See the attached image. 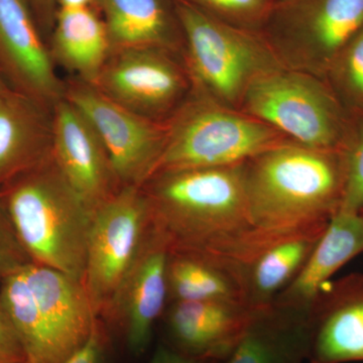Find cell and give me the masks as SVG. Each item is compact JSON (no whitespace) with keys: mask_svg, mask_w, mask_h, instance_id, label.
<instances>
[{"mask_svg":"<svg viewBox=\"0 0 363 363\" xmlns=\"http://www.w3.org/2000/svg\"><path fill=\"white\" fill-rule=\"evenodd\" d=\"M243 164L157 172L140 186L152 228L169 252L218 260L238 272L257 245Z\"/></svg>","mask_w":363,"mask_h":363,"instance_id":"1","label":"cell"},{"mask_svg":"<svg viewBox=\"0 0 363 363\" xmlns=\"http://www.w3.org/2000/svg\"><path fill=\"white\" fill-rule=\"evenodd\" d=\"M248 214L259 245L328 225L342 205V150H317L291 140L243 164Z\"/></svg>","mask_w":363,"mask_h":363,"instance_id":"2","label":"cell"},{"mask_svg":"<svg viewBox=\"0 0 363 363\" xmlns=\"http://www.w3.org/2000/svg\"><path fill=\"white\" fill-rule=\"evenodd\" d=\"M0 202L33 264L83 283L93 211L52 154L2 184Z\"/></svg>","mask_w":363,"mask_h":363,"instance_id":"3","label":"cell"},{"mask_svg":"<svg viewBox=\"0 0 363 363\" xmlns=\"http://www.w3.org/2000/svg\"><path fill=\"white\" fill-rule=\"evenodd\" d=\"M175 4L192 89L241 111L250 86L283 66L262 33L217 20L187 0Z\"/></svg>","mask_w":363,"mask_h":363,"instance_id":"4","label":"cell"},{"mask_svg":"<svg viewBox=\"0 0 363 363\" xmlns=\"http://www.w3.org/2000/svg\"><path fill=\"white\" fill-rule=\"evenodd\" d=\"M166 126L164 152L154 174L245 164L289 140L247 112L215 102L193 89Z\"/></svg>","mask_w":363,"mask_h":363,"instance_id":"5","label":"cell"},{"mask_svg":"<svg viewBox=\"0 0 363 363\" xmlns=\"http://www.w3.org/2000/svg\"><path fill=\"white\" fill-rule=\"evenodd\" d=\"M241 111L317 150H342L352 123L324 79L285 67L257 79Z\"/></svg>","mask_w":363,"mask_h":363,"instance_id":"6","label":"cell"},{"mask_svg":"<svg viewBox=\"0 0 363 363\" xmlns=\"http://www.w3.org/2000/svg\"><path fill=\"white\" fill-rule=\"evenodd\" d=\"M363 26V0H278L262 35L285 68L326 77Z\"/></svg>","mask_w":363,"mask_h":363,"instance_id":"7","label":"cell"},{"mask_svg":"<svg viewBox=\"0 0 363 363\" xmlns=\"http://www.w3.org/2000/svg\"><path fill=\"white\" fill-rule=\"evenodd\" d=\"M150 224L147 199L138 186H124L93 212L83 285L98 318L133 266Z\"/></svg>","mask_w":363,"mask_h":363,"instance_id":"8","label":"cell"},{"mask_svg":"<svg viewBox=\"0 0 363 363\" xmlns=\"http://www.w3.org/2000/svg\"><path fill=\"white\" fill-rule=\"evenodd\" d=\"M93 85L128 111L159 123H166L192 90L183 56L157 47L112 50Z\"/></svg>","mask_w":363,"mask_h":363,"instance_id":"9","label":"cell"},{"mask_svg":"<svg viewBox=\"0 0 363 363\" xmlns=\"http://www.w3.org/2000/svg\"><path fill=\"white\" fill-rule=\"evenodd\" d=\"M89 121L105 149L121 186L140 187L156 171L166 143V123L128 111L91 83L65 81V96Z\"/></svg>","mask_w":363,"mask_h":363,"instance_id":"10","label":"cell"},{"mask_svg":"<svg viewBox=\"0 0 363 363\" xmlns=\"http://www.w3.org/2000/svg\"><path fill=\"white\" fill-rule=\"evenodd\" d=\"M169 248L150 229L123 283L99 319L121 333L128 350L142 355L149 347L157 320L168 306Z\"/></svg>","mask_w":363,"mask_h":363,"instance_id":"11","label":"cell"},{"mask_svg":"<svg viewBox=\"0 0 363 363\" xmlns=\"http://www.w3.org/2000/svg\"><path fill=\"white\" fill-rule=\"evenodd\" d=\"M0 75L11 90L50 109L65 96V81L28 0H0Z\"/></svg>","mask_w":363,"mask_h":363,"instance_id":"12","label":"cell"},{"mask_svg":"<svg viewBox=\"0 0 363 363\" xmlns=\"http://www.w3.org/2000/svg\"><path fill=\"white\" fill-rule=\"evenodd\" d=\"M52 154L93 212L123 188L96 131L65 97L52 108Z\"/></svg>","mask_w":363,"mask_h":363,"instance_id":"13","label":"cell"},{"mask_svg":"<svg viewBox=\"0 0 363 363\" xmlns=\"http://www.w3.org/2000/svg\"><path fill=\"white\" fill-rule=\"evenodd\" d=\"M309 323V363L363 362V274L325 284Z\"/></svg>","mask_w":363,"mask_h":363,"instance_id":"14","label":"cell"},{"mask_svg":"<svg viewBox=\"0 0 363 363\" xmlns=\"http://www.w3.org/2000/svg\"><path fill=\"white\" fill-rule=\"evenodd\" d=\"M252 310L235 301H180L164 311L166 345L189 357L225 362L240 342Z\"/></svg>","mask_w":363,"mask_h":363,"instance_id":"15","label":"cell"},{"mask_svg":"<svg viewBox=\"0 0 363 363\" xmlns=\"http://www.w3.org/2000/svg\"><path fill=\"white\" fill-rule=\"evenodd\" d=\"M44 321L56 363H66L87 341L96 324V313L82 281L51 267H23Z\"/></svg>","mask_w":363,"mask_h":363,"instance_id":"16","label":"cell"},{"mask_svg":"<svg viewBox=\"0 0 363 363\" xmlns=\"http://www.w3.org/2000/svg\"><path fill=\"white\" fill-rule=\"evenodd\" d=\"M310 310L276 303L252 310L225 363H304L310 348Z\"/></svg>","mask_w":363,"mask_h":363,"instance_id":"17","label":"cell"},{"mask_svg":"<svg viewBox=\"0 0 363 363\" xmlns=\"http://www.w3.org/2000/svg\"><path fill=\"white\" fill-rule=\"evenodd\" d=\"M52 150V109L11 89L0 94V186Z\"/></svg>","mask_w":363,"mask_h":363,"instance_id":"18","label":"cell"},{"mask_svg":"<svg viewBox=\"0 0 363 363\" xmlns=\"http://www.w3.org/2000/svg\"><path fill=\"white\" fill-rule=\"evenodd\" d=\"M326 226L269 241L238 269L243 302L252 310L272 304L302 271Z\"/></svg>","mask_w":363,"mask_h":363,"instance_id":"19","label":"cell"},{"mask_svg":"<svg viewBox=\"0 0 363 363\" xmlns=\"http://www.w3.org/2000/svg\"><path fill=\"white\" fill-rule=\"evenodd\" d=\"M362 252V215L339 210L329 221L323 235L297 278L272 303L310 310L329 279Z\"/></svg>","mask_w":363,"mask_h":363,"instance_id":"20","label":"cell"},{"mask_svg":"<svg viewBox=\"0 0 363 363\" xmlns=\"http://www.w3.org/2000/svg\"><path fill=\"white\" fill-rule=\"evenodd\" d=\"M112 50L157 47L183 56L175 0H96Z\"/></svg>","mask_w":363,"mask_h":363,"instance_id":"21","label":"cell"},{"mask_svg":"<svg viewBox=\"0 0 363 363\" xmlns=\"http://www.w3.org/2000/svg\"><path fill=\"white\" fill-rule=\"evenodd\" d=\"M49 49L56 66L93 84L111 55V44L104 18L93 7L59 9Z\"/></svg>","mask_w":363,"mask_h":363,"instance_id":"22","label":"cell"},{"mask_svg":"<svg viewBox=\"0 0 363 363\" xmlns=\"http://www.w3.org/2000/svg\"><path fill=\"white\" fill-rule=\"evenodd\" d=\"M168 304L180 301L243 302L240 274L218 260L169 252L167 266Z\"/></svg>","mask_w":363,"mask_h":363,"instance_id":"23","label":"cell"},{"mask_svg":"<svg viewBox=\"0 0 363 363\" xmlns=\"http://www.w3.org/2000/svg\"><path fill=\"white\" fill-rule=\"evenodd\" d=\"M0 303L11 318L30 363H56L49 335L23 267L4 279Z\"/></svg>","mask_w":363,"mask_h":363,"instance_id":"24","label":"cell"},{"mask_svg":"<svg viewBox=\"0 0 363 363\" xmlns=\"http://www.w3.org/2000/svg\"><path fill=\"white\" fill-rule=\"evenodd\" d=\"M325 81L351 117L363 116V26L343 48Z\"/></svg>","mask_w":363,"mask_h":363,"instance_id":"25","label":"cell"},{"mask_svg":"<svg viewBox=\"0 0 363 363\" xmlns=\"http://www.w3.org/2000/svg\"><path fill=\"white\" fill-rule=\"evenodd\" d=\"M217 20L229 25L262 32L278 0H187Z\"/></svg>","mask_w":363,"mask_h":363,"instance_id":"26","label":"cell"},{"mask_svg":"<svg viewBox=\"0 0 363 363\" xmlns=\"http://www.w3.org/2000/svg\"><path fill=\"white\" fill-rule=\"evenodd\" d=\"M342 150L345 186L341 209L360 213L363 211V116L352 117Z\"/></svg>","mask_w":363,"mask_h":363,"instance_id":"27","label":"cell"},{"mask_svg":"<svg viewBox=\"0 0 363 363\" xmlns=\"http://www.w3.org/2000/svg\"><path fill=\"white\" fill-rule=\"evenodd\" d=\"M32 262L0 202V285L7 277Z\"/></svg>","mask_w":363,"mask_h":363,"instance_id":"28","label":"cell"},{"mask_svg":"<svg viewBox=\"0 0 363 363\" xmlns=\"http://www.w3.org/2000/svg\"><path fill=\"white\" fill-rule=\"evenodd\" d=\"M109 342V329L98 319L89 338L66 363H106Z\"/></svg>","mask_w":363,"mask_h":363,"instance_id":"29","label":"cell"},{"mask_svg":"<svg viewBox=\"0 0 363 363\" xmlns=\"http://www.w3.org/2000/svg\"><path fill=\"white\" fill-rule=\"evenodd\" d=\"M26 362L28 358L18 331L0 303V363Z\"/></svg>","mask_w":363,"mask_h":363,"instance_id":"30","label":"cell"},{"mask_svg":"<svg viewBox=\"0 0 363 363\" xmlns=\"http://www.w3.org/2000/svg\"><path fill=\"white\" fill-rule=\"evenodd\" d=\"M28 2L45 37L47 32L51 35L59 9L56 0H28Z\"/></svg>","mask_w":363,"mask_h":363,"instance_id":"31","label":"cell"},{"mask_svg":"<svg viewBox=\"0 0 363 363\" xmlns=\"http://www.w3.org/2000/svg\"><path fill=\"white\" fill-rule=\"evenodd\" d=\"M149 363H225L221 360L209 359V358H199L189 357L178 351L172 350L166 344H162L157 347L154 357Z\"/></svg>","mask_w":363,"mask_h":363,"instance_id":"32","label":"cell"},{"mask_svg":"<svg viewBox=\"0 0 363 363\" xmlns=\"http://www.w3.org/2000/svg\"><path fill=\"white\" fill-rule=\"evenodd\" d=\"M58 9H83L93 7L96 0H56Z\"/></svg>","mask_w":363,"mask_h":363,"instance_id":"33","label":"cell"},{"mask_svg":"<svg viewBox=\"0 0 363 363\" xmlns=\"http://www.w3.org/2000/svg\"><path fill=\"white\" fill-rule=\"evenodd\" d=\"M11 89V88L7 86L6 81L4 80V78L0 75V94L6 92V91Z\"/></svg>","mask_w":363,"mask_h":363,"instance_id":"34","label":"cell"},{"mask_svg":"<svg viewBox=\"0 0 363 363\" xmlns=\"http://www.w3.org/2000/svg\"><path fill=\"white\" fill-rule=\"evenodd\" d=\"M360 214H362V216H363V211H362V212H360Z\"/></svg>","mask_w":363,"mask_h":363,"instance_id":"35","label":"cell"},{"mask_svg":"<svg viewBox=\"0 0 363 363\" xmlns=\"http://www.w3.org/2000/svg\"><path fill=\"white\" fill-rule=\"evenodd\" d=\"M23 363H30V362H23Z\"/></svg>","mask_w":363,"mask_h":363,"instance_id":"36","label":"cell"}]
</instances>
